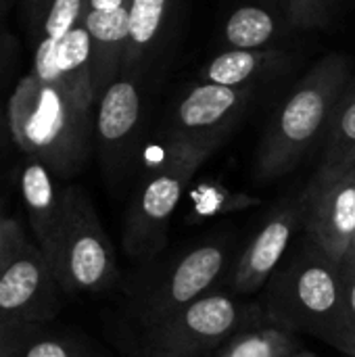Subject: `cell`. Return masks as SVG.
Segmentation results:
<instances>
[{
    "instance_id": "cell-22",
    "label": "cell",
    "mask_w": 355,
    "mask_h": 357,
    "mask_svg": "<svg viewBox=\"0 0 355 357\" xmlns=\"http://www.w3.org/2000/svg\"><path fill=\"white\" fill-rule=\"evenodd\" d=\"M326 343L355 357V268L341 266V299Z\"/></svg>"
},
{
    "instance_id": "cell-14",
    "label": "cell",
    "mask_w": 355,
    "mask_h": 357,
    "mask_svg": "<svg viewBox=\"0 0 355 357\" xmlns=\"http://www.w3.org/2000/svg\"><path fill=\"white\" fill-rule=\"evenodd\" d=\"M180 0H126L128 8V48L123 73L146 79L149 71L163 52Z\"/></svg>"
},
{
    "instance_id": "cell-21",
    "label": "cell",
    "mask_w": 355,
    "mask_h": 357,
    "mask_svg": "<svg viewBox=\"0 0 355 357\" xmlns=\"http://www.w3.org/2000/svg\"><path fill=\"white\" fill-rule=\"evenodd\" d=\"M262 201L243 192H232L230 188L216 184V182H203L190 192V215L192 218H216L241 209H249L253 205H259Z\"/></svg>"
},
{
    "instance_id": "cell-29",
    "label": "cell",
    "mask_w": 355,
    "mask_h": 357,
    "mask_svg": "<svg viewBox=\"0 0 355 357\" xmlns=\"http://www.w3.org/2000/svg\"><path fill=\"white\" fill-rule=\"evenodd\" d=\"M126 6V0H88V10L94 13H111Z\"/></svg>"
},
{
    "instance_id": "cell-5",
    "label": "cell",
    "mask_w": 355,
    "mask_h": 357,
    "mask_svg": "<svg viewBox=\"0 0 355 357\" xmlns=\"http://www.w3.org/2000/svg\"><path fill=\"white\" fill-rule=\"evenodd\" d=\"M146 128L144 77L123 73L96 100L94 146L107 186L126 195L140 169Z\"/></svg>"
},
{
    "instance_id": "cell-2",
    "label": "cell",
    "mask_w": 355,
    "mask_h": 357,
    "mask_svg": "<svg viewBox=\"0 0 355 357\" xmlns=\"http://www.w3.org/2000/svg\"><path fill=\"white\" fill-rule=\"evenodd\" d=\"M6 126L25 157L38 159L54 178L82 172L94 149V111L75 107L56 84L31 71L8 98Z\"/></svg>"
},
{
    "instance_id": "cell-27",
    "label": "cell",
    "mask_w": 355,
    "mask_h": 357,
    "mask_svg": "<svg viewBox=\"0 0 355 357\" xmlns=\"http://www.w3.org/2000/svg\"><path fill=\"white\" fill-rule=\"evenodd\" d=\"M23 333L25 331H0V357H8L15 351Z\"/></svg>"
},
{
    "instance_id": "cell-25",
    "label": "cell",
    "mask_w": 355,
    "mask_h": 357,
    "mask_svg": "<svg viewBox=\"0 0 355 357\" xmlns=\"http://www.w3.org/2000/svg\"><path fill=\"white\" fill-rule=\"evenodd\" d=\"M29 331L23 333L15 357H84L71 343L54 339V337H27Z\"/></svg>"
},
{
    "instance_id": "cell-17",
    "label": "cell",
    "mask_w": 355,
    "mask_h": 357,
    "mask_svg": "<svg viewBox=\"0 0 355 357\" xmlns=\"http://www.w3.org/2000/svg\"><path fill=\"white\" fill-rule=\"evenodd\" d=\"M84 27L90 44V77L94 100L121 75L128 48V8L111 13L86 10Z\"/></svg>"
},
{
    "instance_id": "cell-13",
    "label": "cell",
    "mask_w": 355,
    "mask_h": 357,
    "mask_svg": "<svg viewBox=\"0 0 355 357\" xmlns=\"http://www.w3.org/2000/svg\"><path fill=\"white\" fill-rule=\"evenodd\" d=\"M19 190L29 226L36 236V247L50 268L63 226L65 186L56 184V178L48 172L46 165H42L33 157H27L19 176Z\"/></svg>"
},
{
    "instance_id": "cell-26",
    "label": "cell",
    "mask_w": 355,
    "mask_h": 357,
    "mask_svg": "<svg viewBox=\"0 0 355 357\" xmlns=\"http://www.w3.org/2000/svg\"><path fill=\"white\" fill-rule=\"evenodd\" d=\"M25 245H27V236L21 224L0 209V274L21 253Z\"/></svg>"
},
{
    "instance_id": "cell-1",
    "label": "cell",
    "mask_w": 355,
    "mask_h": 357,
    "mask_svg": "<svg viewBox=\"0 0 355 357\" xmlns=\"http://www.w3.org/2000/svg\"><path fill=\"white\" fill-rule=\"evenodd\" d=\"M355 71L354 59L331 52L316 61L278 102L255 155V180L274 182L291 174L328 130L335 107Z\"/></svg>"
},
{
    "instance_id": "cell-20",
    "label": "cell",
    "mask_w": 355,
    "mask_h": 357,
    "mask_svg": "<svg viewBox=\"0 0 355 357\" xmlns=\"http://www.w3.org/2000/svg\"><path fill=\"white\" fill-rule=\"evenodd\" d=\"M297 349L295 333L264 320L232 335L213 357H287Z\"/></svg>"
},
{
    "instance_id": "cell-33",
    "label": "cell",
    "mask_w": 355,
    "mask_h": 357,
    "mask_svg": "<svg viewBox=\"0 0 355 357\" xmlns=\"http://www.w3.org/2000/svg\"><path fill=\"white\" fill-rule=\"evenodd\" d=\"M17 345H19V343H17ZM15 349H17V347H15ZM8 357H15V351H13V354H10V356Z\"/></svg>"
},
{
    "instance_id": "cell-9",
    "label": "cell",
    "mask_w": 355,
    "mask_h": 357,
    "mask_svg": "<svg viewBox=\"0 0 355 357\" xmlns=\"http://www.w3.org/2000/svg\"><path fill=\"white\" fill-rule=\"evenodd\" d=\"M228 261V247L222 241L201 243L182 253L140 295L136 314L144 331L155 328L180 310L207 295L222 276Z\"/></svg>"
},
{
    "instance_id": "cell-12",
    "label": "cell",
    "mask_w": 355,
    "mask_h": 357,
    "mask_svg": "<svg viewBox=\"0 0 355 357\" xmlns=\"http://www.w3.org/2000/svg\"><path fill=\"white\" fill-rule=\"evenodd\" d=\"M303 192L278 203L241 253L232 272V289L243 295L257 293L276 272L293 241L303 230Z\"/></svg>"
},
{
    "instance_id": "cell-32",
    "label": "cell",
    "mask_w": 355,
    "mask_h": 357,
    "mask_svg": "<svg viewBox=\"0 0 355 357\" xmlns=\"http://www.w3.org/2000/svg\"><path fill=\"white\" fill-rule=\"evenodd\" d=\"M4 119H6V115H4V111H2V105H0V128H2V123H4Z\"/></svg>"
},
{
    "instance_id": "cell-4",
    "label": "cell",
    "mask_w": 355,
    "mask_h": 357,
    "mask_svg": "<svg viewBox=\"0 0 355 357\" xmlns=\"http://www.w3.org/2000/svg\"><path fill=\"white\" fill-rule=\"evenodd\" d=\"M341 299V266L303 236L266 282L268 322L326 343Z\"/></svg>"
},
{
    "instance_id": "cell-11",
    "label": "cell",
    "mask_w": 355,
    "mask_h": 357,
    "mask_svg": "<svg viewBox=\"0 0 355 357\" xmlns=\"http://www.w3.org/2000/svg\"><path fill=\"white\" fill-rule=\"evenodd\" d=\"M59 291L42 253L27 241L0 274V331H29L52 318Z\"/></svg>"
},
{
    "instance_id": "cell-8",
    "label": "cell",
    "mask_w": 355,
    "mask_h": 357,
    "mask_svg": "<svg viewBox=\"0 0 355 357\" xmlns=\"http://www.w3.org/2000/svg\"><path fill=\"white\" fill-rule=\"evenodd\" d=\"M259 88H230L199 82L186 88L167 111L159 136L216 153L241 123Z\"/></svg>"
},
{
    "instance_id": "cell-10",
    "label": "cell",
    "mask_w": 355,
    "mask_h": 357,
    "mask_svg": "<svg viewBox=\"0 0 355 357\" xmlns=\"http://www.w3.org/2000/svg\"><path fill=\"white\" fill-rule=\"evenodd\" d=\"M301 192L303 236L339 264L355 232V167L318 169Z\"/></svg>"
},
{
    "instance_id": "cell-6",
    "label": "cell",
    "mask_w": 355,
    "mask_h": 357,
    "mask_svg": "<svg viewBox=\"0 0 355 357\" xmlns=\"http://www.w3.org/2000/svg\"><path fill=\"white\" fill-rule=\"evenodd\" d=\"M63 293H103L115 280L113 245L96 215L88 195L77 186H65V213L50 266Z\"/></svg>"
},
{
    "instance_id": "cell-16",
    "label": "cell",
    "mask_w": 355,
    "mask_h": 357,
    "mask_svg": "<svg viewBox=\"0 0 355 357\" xmlns=\"http://www.w3.org/2000/svg\"><path fill=\"white\" fill-rule=\"evenodd\" d=\"M295 65V54L280 48L264 50H220L201 71L203 82L230 88H262L264 84L285 75Z\"/></svg>"
},
{
    "instance_id": "cell-15",
    "label": "cell",
    "mask_w": 355,
    "mask_h": 357,
    "mask_svg": "<svg viewBox=\"0 0 355 357\" xmlns=\"http://www.w3.org/2000/svg\"><path fill=\"white\" fill-rule=\"evenodd\" d=\"M295 27L282 0H247L234 6L224 25L222 40L226 48L264 50L280 48L282 40Z\"/></svg>"
},
{
    "instance_id": "cell-18",
    "label": "cell",
    "mask_w": 355,
    "mask_h": 357,
    "mask_svg": "<svg viewBox=\"0 0 355 357\" xmlns=\"http://www.w3.org/2000/svg\"><path fill=\"white\" fill-rule=\"evenodd\" d=\"M52 75L54 84L75 107L94 111L96 100L90 77V44L84 21L54 44Z\"/></svg>"
},
{
    "instance_id": "cell-30",
    "label": "cell",
    "mask_w": 355,
    "mask_h": 357,
    "mask_svg": "<svg viewBox=\"0 0 355 357\" xmlns=\"http://www.w3.org/2000/svg\"><path fill=\"white\" fill-rule=\"evenodd\" d=\"M339 264L345 266V268H355V232L354 236H352V241H349V245H347V249H345L343 259Z\"/></svg>"
},
{
    "instance_id": "cell-3",
    "label": "cell",
    "mask_w": 355,
    "mask_h": 357,
    "mask_svg": "<svg viewBox=\"0 0 355 357\" xmlns=\"http://www.w3.org/2000/svg\"><path fill=\"white\" fill-rule=\"evenodd\" d=\"M209 157L211 153L199 146L161 138L157 157L144 161L142 174L136 176V186L126 209L121 241L130 259H151L167 245L172 218L197 169Z\"/></svg>"
},
{
    "instance_id": "cell-24",
    "label": "cell",
    "mask_w": 355,
    "mask_h": 357,
    "mask_svg": "<svg viewBox=\"0 0 355 357\" xmlns=\"http://www.w3.org/2000/svg\"><path fill=\"white\" fill-rule=\"evenodd\" d=\"M282 2L287 6L295 31L322 27L331 17L333 6L337 4V0H282Z\"/></svg>"
},
{
    "instance_id": "cell-34",
    "label": "cell",
    "mask_w": 355,
    "mask_h": 357,
    "mask_svg": "<svg viewBox=\"0 0 355 357\" xmlns=\"http://www.w3.org/2000/svg\"><path fill=\"white\" fill-rule=\"evenodd\" d=\"M354 167H355V163H354Z\"/></svg>"
},
{
    "instance_id": "cell-31",
    "label": "cell",
    "mask_w": 355,
    "mask_h": 357,
    "mask_svg": "<svg viewBox=\"0 0 355 357\" xmlns=\"http://www.w3.org/2000/svg\"><path fill=\"white\" fill-rule=\"evenodd\" d=\"M287 357H316V356H310V354H303V351H299V349H297V351L289 354V356H287Z\"/></svg>"
},
{
    "instance_id": "cell-23",
    "label": "cell",
    "mask_w": 355,
    "mask_h": 357,
    "mask_svg": "<svg viewBox=\"0 0 355 357\" xmlns=\"http://www.w3.org/2000/svg\"><path fill=\"white\" fill-rule=\"evenodd\" d=\"M88 10V0H50L42 19H40V38L59 42L63 40L77 23L84 21Z\"/></svg>"
},
{
    "instance_id": "cell-19",
    "label": "cell",
    "mask_w": 355,
    "mask_h": 357,
    "mask_svg": "<svg viewBox=\"0 0 355 357\" xmlns=\"http://www.w3.org/2000/svg\"><path fill=\"white\" fill-rule=\"evenodd\" d=\"M320 146L322 153L318 169L347 167L355 163V71L335 107Z\"/></svg>"
},
{
    "instance_id": "cell-7",
    "label": "cell",
    "mask_w": 355,
    "mask_h": 357,
    "mask_svg": "<svg viewBox=\"0 0 355 357\" xmlns=\"http://www.w3.org/2000/svg\"><path fill=\"white\" fill-rule=\"evenodd\" d=\"M268 320L262 307L236 303L224 293H207L167 322L144 331V357H203L239 331Z\"/></svg>"
},
{
    "instance_id": "cell-28",
    "label": "cell",
    "mask_w": 355,
    "mask_h": 357,
    "mask_svg": "<svg viewBox=\"0 0 355 357\" xmlns=\"http://www.w3.org/2000/svg\"><path fill=\"white\" fill-rule=\"evenodd\" d=\"M23 4H25V13H27L29 23L38 25L42 15H44V10H46V6L50 4V0H23Z\"/></svg>"
}]
</instances>
